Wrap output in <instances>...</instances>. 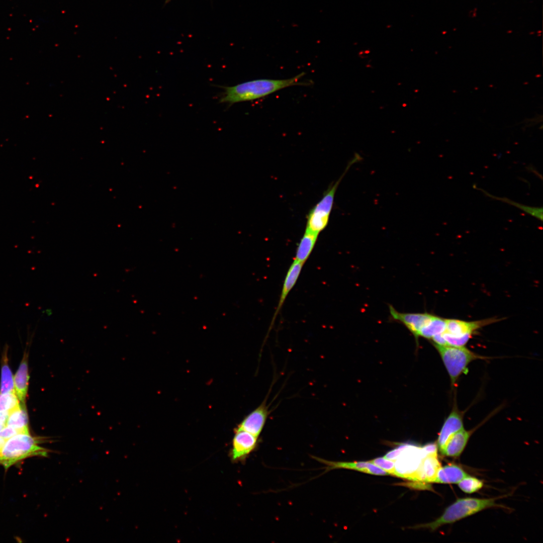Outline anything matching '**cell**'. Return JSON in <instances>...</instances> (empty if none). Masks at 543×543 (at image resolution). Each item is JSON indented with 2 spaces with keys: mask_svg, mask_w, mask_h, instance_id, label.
I'll list each match as a JSON object with an SVG mask.
<instances>
[{
  "mask_svg": "<svg viewBox=\"0 0 543 543\" xmlns=\"http://www.w3.org/2000/svg\"><path fill=\"white\" fill-rule=\"evenodd\" d=\"M18 433V432L14 428L7 425L0 432V436L6 440Z\"/></svg>",
  "mask_w": 543,
  "mask_h": 543,
  "instance_id": "4316f807",
  "label": "cell"
},
{
  "mask_svg": "<svg viewBox=\"0 0 543 543\" xmlns=\"http://www.w3.org/2000/svg\"><path fill=\"white\" fill-rule=\"evenodd\" d=\"M9 413L0 412V432L7 426Z\"/></svg>",
  "mask_w": 543,
  "mask_h": 543,
  "instance_id": "f1b7e54d",
  "label": "cell"
},
{
  "mask_svg": "<svg viewBox=\"0 0 543 543\" xmlns=\"http://www.w3.org/2000/svg\"><path fill=\"white\" fill-rule=\"evenodd\" d=\"M304 75L305 73L302 72L288 79H258L225 86L219 101L232 105L259 99L289 86L310 85V83L300 81Z\"/></svg>",
  "mask_w": 543,
  "mask_h": 543,
  "instance_id": "6da1fadb",
  "label": "cell"
},
{
  "mask_svg": "<svg viewBox=\"0 0 543 543\" xmlns=\"http://www.w3.org/2000/svg\"><path fill=\"white\" fill-rule=\"evenodd\" d=\"M15 393L14 377L8 363L7 356H4L1 367L0 393Z\"/></svg>",
  "mask_w": 543,
  "mask_h": 543,
  "instance_id": "7402d4cb",
  "label": "cell"
},
{
  "mask_svg": "<svg viewBox=\"0 0 543 543\" xmlns=\"http://www.w3.org/2000/svg\"><path fill=\"white\" fill-rule=\"evenodd\" d=\"M391 318L404 325L415 336L418 334L422 328L432 318L433 315L428 313H402L397 311L392 306H389Z\"/></svg>",
  "mask_w": 543,
  "mask_h": 543,
  "instance_id": "30bf717a",
  "label": "cell"
},
{
  "mask_svg": "<svg viewBox=\"0 0 543 543\" xmlns=\"http://www.w3.org/2000/svg\"><path fill=\"white\" fill-rule=\"evenodd\" d=\"M406 444H402L397 448L389 451L385 455L384 458L392 461L396 460L403 449L405 447Z\"/></svg>",
  "mask_w": 543,
  "mask_h": 543,
  "instance_id": "484cf974",
  "label": "cell"
},
{
  "mask_svg": "<svg viewBox=\"0 0 543 543\" xmlns=\"http://www.w3.org/2000/svg\"><path fill=\"white\" fill-rule=\"evenodd\" d=\"M170 1H171V0H166V1H165V4H167V3H169V2Z\"/></svg>",
  "mask_w": 543,
  "mask_h": 543,
  "instance_id": "4dcf8cb0",
  "label": "cell"
},
{
  "mask_svg": "<svg viewBox=\"0 0 543 543\" xmlns=\"http://www.w3.org/2000/svg\"><path fill=\"white\" fill-rule=\"evenodd\" d=\"M442 360L454 387L460 377L465 374L469 364L477 359H487V357L475 353L463 346L440 345L433 344Z\"/></svg>",
  "mask_w": 543,
  "mask_h": 543,
  "instance_id": "277c9868",
  "label": "cell"
},
{
  "mask_svg": "<svg viewBox=\"0 0 543 543\" xmlns=\"http://www.w3.org/2000/svg\"><path fill=\"white\" fill-rule=\"evenodd\" d=\"M28 354L25 353L14 377L15 393L20 402L25 403L29 386Z\"/></svg>",
  "mask_w": 543,
  "mask_h": 543,
  "instance_id": "2e32d148",
  "label": "cell"
},
{
  "mask_svg": "<svg viewBox=\"0 0 543 543\" xmlns=\"http://www.w3.org/2000/svg\"><path fill=\"white\" fill-rule=\"evenodd\" d=\"M318 236V235L305 231L298 244L294 260L304 264L313 251Z\"/></svg>",
  "mask_w": 543,
  "mask_h": 543,
  "instance_id": "d6986e66",
  "label": "cell"
},
{
  "mask_svg": "<svg viewBox=\"0 0 543 543\" xmlns=\"http://www.w3.org/2000/svg\"><path fill=\"white\" fill-rule=\"evenodd\" d=\"M496 498L480 499L466 497L458 499L445 508L442 514L435 521L415 527L435 530L441 525L452 523L488 508L496 505Z\"/></svg>",
  "mask_w": 543,
  "mask_h": 543,
  "instance_id": "3957f363",
  "label": "cell"
},
{
  "mask_svg": "<svg viewBox=\"0 0 543 543\" xmlns=\"http://www.w3.org/2000/svg\"><path fill=\"white\" fill-rule=\"evenodd\" d=\"M486 196L490 197L492 199L499 200L504 203L509 204L511 206L515 207L518 208L523 212L533 217H535L537 219L542 221V207H531L527 205H525L520 203H518L515 201H513L505 197H498L491 195L490 193H487L486 191L483 189L480 190Z\"/></svg>",
  "mask_w": 543,
  "mask_h": 543,
  "instance_id": "44dd1931",
  "label": "cell"
},
{
  "mask_svg": "<svg viewBox=\"0 0 543 543\" xmlns=\"http://www.w3.org/2000/svg\"><path fill=\"white\" fill-rule=\"evenodd\" d=\"M28 424V415L25 403H20L9 413L7 425L14 428L19 433H29Z\"/></svg>",
  "mask_w": 543,
  "mask_h": 543,
  "instance_id": "e0dca14e",
  "label": "cell"
},
{
  "mask_svg": "<svg viewBox=\"0 0 543 543\" xmlns=\"http://www.w3.org/2000/svg\"><path fill=\"white\" fill-rule=\"evenodd\" d=\"M231 451L232 459L235 461L244 458L255 448L257 438L245 431H235Z\"/></svg>",
  "mask_w": 543,
  "mask_h": 543,
  "instance_id": "8fae6325",
  "label": "cell"
},
{
  "mask_svg": "<svg viewBox=\"0 0 543 543\" xmlns=\"http://www.w3.org/2000/svg\"><path fill=\"white\" fill-rule=\"evenodd\" d=\"M20 404L15 393H0V412L9 413Z\"/></svg>",
  "mask_w": 543,
  "mask_h": 543,
  "instance_id": "603a6c76",
  "label": "cell"
},
{
  "mask_svg": "<svg viewBox=\"0 0 543 543\" xmlns=\"http://www.w3.org/2000/svg\"><path fill=\"white\" fill-rule=\"evenodd\" d=\"M370 462L385 471L389 475H394V461L383 458H378L372 460Z\"/></svg>",
  "mask_w": 543,
  "mask_h": 543,
  "instance_id": "d4e9b609",
  "label": "cell"
},
{
  "mask_svg": "<svg viewBox=\"0 0 543 543\" xmlns=\"http://www.w3.org/2000/svg\"><path fill=\"white\" fill-rule=\"evenodd\" d=\"M440 467L437 454L427 455L422 460L411 480L422 483L434 482Z\"/></svg>",
  "mask_w": 543,
  "mask_h": 543,
  "instance_id": "4fadbf2b",
  "label": "cell"
},
{
  "mask_svg": "<svg viewBox=\"0 0 543 543\" xmlns=\"http://www.w3.org/2000/svg\"><path fill=\"white\" fill-rule=\"evenodd\" d=\"M313 458L316 459L317 461L327 466L328 470L342 468L352 469L376 475L383 476L389 475L385 471L370 462H332L316 457H313Z\"/></svg>",
  "mask_w": 543,
  "mask_h": 543,
  "instance_id": "7c38bea8",
  "label": "cell"
},
{
  "mask_svg": "<svg viewBox=\"0 0 543 543\" xmlns=\"http://www.w3.org/2000/svg\"><path fill=\"white\" fill-rule=\"evenodd\" d=\"M464 414L454 403L452 408L445 419L439 433L437 445L440 452L450 438L456 432L464 428Z\"/></svg>",
  "mask_w": 543,
  "mask_h": 543,
  "instance_id": "9c48e42d",
  "label": "cell"
},
{
  "mask_svg": "<svg viewBox=\"0 0 543 543\" xmlns=\"http://www.w3.org/2000/svg\"><path fill=\"white\" fill-rule=\"evenodd\" d=\"M474 431L467 430L464 428L456 432L448 440L440 451L441 454L446 457H459L465 449Z\"/></svg>",
  "mask_w": 543,
  "mask_h": 543,
  "instance_id": "9a60e30c",
  "label": "cell"
},
{
  "mask_svg": "<svg viewBox=\"0 0 543 543\" xmlns=\"http://www.w3.org/2000/svg\"><path fill=\"white\" fill-rule=\"evenodd\" d=\"M41 439L29 433H18L6 439L0 450V464L7 470L28 458L47 457L50 450L40 445Z\"/></svg>",
  "mask_w": 543,
  "mask_h": 543,
  "instance_id": "7a4b0ae2",
  "label": "cell"
},
{
  "mask_svg": "<svg viewBox=\"0 0 543 543\" xmlns=\"http://www.w3.org/2000/svg\"><path fill=\"white\" fill-rule=\"evenodd\" d=\"M495 321V318L474 321L446 319V329L441 333L445 341V345L465 346L476 331Z\"/></svg>",
  "mask_w": 543,
  "mask_h": 543,
  "instance_id": "8992f818",
  "label": "cell"
},
{
  "mask_svg": "<svg viewBox=\"0 0 543 543\" xmlns=\"http://www.w3.org/2000/svg\"><path fill=\"white\" fill-rule=\"evenodd\" d=\"M468 475L461 467L451 464L440 467L434 482L442 484L458 483Z\"/></svg>",
  "mask_w": 543,
  "mask_h": 543,
  "instance_id": "ac0fdd59",
  "label": "cell"
},
{
  "mask_svg": "<svg viewBox=\"0 0 543 543\" xmlns=\"http://www.w3.org/2000/svg\"><path fill=\"white\" fill-rule=\"evenodd\" d=\"M355 162V159L352 158L350 160L343 174L333 185L328 189L322 199L310 211L307 216L306 231L319 235L326 227L333 206L336 189L348 169Z\"/></svg>",
  "mask_w": 543,
  "mask_h": 543,
  "instance_id": "5b68a950",
  "label": "cell"
},
{
  "mask_svg": "<svg viewBox=\"0 0 543 543\" xmlns=\"http://www.w3.org/2000/svg\"><path fill=\"white\" fill-rule=\"evenodd\" d=\"M422 447L427 455L437 454L438 447L435 443H429Z\"/></svg>",
  "mask_w": 543,
  "mask_h": 543,
  "instance_id": "83f0119b",
  "label": "cell"
},
{
  "mask_svg": "<svg viewBox=\"0 0 543 543\" xmlns=\"http://www.w3.org/2000/svg\"><path fill=\"white\" fill-rule=\"evenodd\" d=\"M446 325V319L433 315L432 318L420 331L418 337L431 339L434 336L443 333Z\"/></svg>",
  "mask_w": 543,
  "mask_h": 543,
  "instance_id": "ffe728a7",
  "label": "cell"
},
{
  "mask_svg": "<svg viewBox=\"0 0 543 543\" xmlns=\"http://www.w3.org/2000/svg\"><path fill=\"white\" fill-rule=\"evenodd\" d=\"M427 455L422 447L407 444L394 462V476L412 479L422 460Z\"/></svg>",
  "mask_w": 543,
  "mask_h": 543,
  "instance_id": "52a82bcc",
  "label": "cell"
},
{
  "mask_svg": "<svg viewBox=\"0 0 543 543\" xmlns=\"http://www.w3.org/2000/svg\"><path fill=\"white\" fill-rule=\"evenodd\" d=\"M458 486L463 492L472 493L481 489L483 486V482L468 475L458 483Z\"/></svg>",
  "mask_w": 543,
  "mask_h": 543,
  "instance_id": "cb8c5ba5",
  "label": "cell"
},
{
  "mask_svg": "<svg viewBox=\"0 0 543 543\" xmlns=\"http://www.w3.org/2000/svg\"><path fill=\"white\" fill-rule=\"evenodd\" d=\"M268 414V406L264 401L243 419L235 431H245L258 437L265 425Z\"/></svg>",
  "mask_w": 543,
  "mask_h": 543,
  "instance_id": "ba28073f",
  "label": "cell"
},
{
  "mask_svg": "<svg viewBox=\"0 0 543 543\" xmlns=\"http://www.w3.org/2000/svg\"><path fill=\"white\" fill-rule=\"evenodd\" d=\"M6 440L0 436V450L3 446Z\"/></svg>",
  "mask_w": 543,
  "mask_h": 543,
  "instance_id": "f546056e",
  "label": "cell"
},
{
  "mask_svg": "<svg viewBox=\"0 0 543 543\" xmlns=\"http://www.w3.org/2000/svg\"><path fill=\"white\" fill-rule=\"evenodd\" d=\"M303 264L295 260L291 264L285 277L281 296L277 306V308L274 314L270 327L273 325L277 316L278 315L281 309L282 308L285 301L291 290L294 287L300 275Z\"/></svg>",
  "mask_w": 543,
  "mask_h": 543,
  "instance_id": "5bb4252c",
  "label": "cell"
}]
</instances>
